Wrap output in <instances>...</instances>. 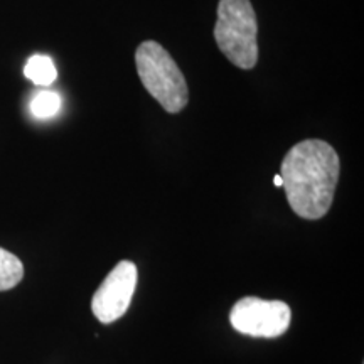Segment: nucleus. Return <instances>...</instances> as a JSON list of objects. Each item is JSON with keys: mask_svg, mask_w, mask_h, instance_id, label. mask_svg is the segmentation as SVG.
Here are the masks:
<instances>
[{"mask_svg": "<svg viewBox=\"0 0 364 364\" xmlns=\"http://www.w3.org/2000/svg\"><path fill=\"white\" fill-rule=\"evenodd\" d=\"M339 156L331 144L309 139L295 144L282 161V189L294 213L304 220L324 218L339 181Z\"/></svg>", "mask_w": 364, "mask_h": 364, "instance_id": "1", "label": "nucleus"}, {"mask_svg": "<svg viewBox=\"0 0 364 364\" xmlns=\"http://www.w3.org/2000/svg\"><path fill=\"white\" fill-rule=\"evenodd\" d=\"M135 65L144 88L167 113H179L189 102V88L181 68L156 41H144L135 51Z\"/></svg>", "mask_w": 364, "mask_h": 364, "instance_id": "2", "label": "nucleus"}, {"mask_svg": "<svg viewBox=\"0 0 364 364\" xmlns=\"http://www.w3.org/2000/svg\"><path fill=\"white\" fill-rule=\"evenodd\" d=\"M215 39L220 51L240 70L258 63V21L250 0H220Z\"/></svg>", "mask_w": 364, "mask_h": 364, "instance_id": "3", "label": "nucleus"}, {"mask_svg": "<svg viewBox=\"0 0 364 364\" xmlns=\"http://www.w3.org/2000/svg\"><path fill=\"white\" fill-rule=\"evenodd\" d=\"M292 321V311L282 300L243 297L230 312L235 331L252 338H279L285 334Z\"/></svg>", "mask_w": 364, "mask_h": 364, "instance_id": "4", "label": "nucleus"}, {"mask_svg": "<svg viewBox=\"0 0 364 364\" xmlns=\"http://www.w3.org/2000/svg\"><path fill=\"white\" fill-rule=\"evenodd\" d=\"M136 277L135 263L122 260L102 282L91 300V311L102 324H112L125 316L135 294Z\"/></svg>", "mask_w": 364, "mask_h": 364, "instance_id": "5", "label": "nucleus"}, {"mask_svg": "<svg viewBox=\"0 0 364 364\" xmlns=\"http://www.w3.org/2000/svg\"><path fill=\"white\" fill-rule=\"evenodd\" d=\"M24 76L36 86H51L58 78V70L53 59L43 54H34L24 66Z\"/></svg>", "mask_w": 364, "mask_h": 364, "instance_id": "6", "label": "nucleus"}, {"mask_svg": "<svg viewBox=\"0 0 364 364\" xmlns=\"http://www.w3.org/2000/svg\"><path fill=\"white\" fill-rule=\"evenodd\" d=\"M24 279V265L16 255L0 248V292H6Z\"/></svg>", "mask_w": 364, "mask_h": 364, "instance_id": "7", "label": "nucleus"}, {"mask_svg": "<svg viewBox=\"0 0 364 364\" xmlns=\"http://www.w3.org/2000/svg\"><path fill=\"white\" fill-rule=\"evenodd\" d=\"M59 110H61V97L56 91H38L33 102H31V113L39 120H48V118L56 117Z\"/></svg>", "mask_w": 364, "mask_h": 364, "instance_id": "8", "label": "nucleus"}, {"mask_svg": "<svg viewBox=\"0 0 364 364\" xmlns=\"http://www.w3.org/2000/svg\"><path fill=\"white\" fill-rule=\"evenodd\" d=\"M273 184H275L277 188H282V184H284V182H282V177H280V174H277L275 177H273Z\"/></svg>", "mask_w": 364, "mask_h": 364, "instance_id": "9", "label": "nucleus"}]
</instances>
